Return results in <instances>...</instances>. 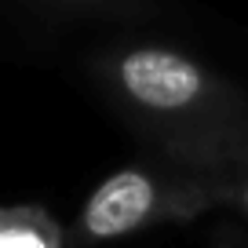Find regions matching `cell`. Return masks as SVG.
<instances>
[{
	"label": "cell",
	"instance_id": "obj_1",
	"mask_svg": "<svg viewBox=\"0 0 248 248\" xmlns=\"http://www.w3.org/2000/svg\"><path fill=\"white\" fill-rule=\"evenodd\" d=\"M135 132L179 171H248V102L230 80L175 47H121L95 66Z\"/></svg>",
	"mask_w": 248,
	"mask_h": 248
},
{
	"label": "cell",
	"instance_id": "obj_2",
	"mask_svg": "<svg viewBox=\"0 0 248 248\" xmlns=\"http://www.w3.org/2000/svg\"><path fill=\"white\" fill-rule=\"evenodd\" d=\"M219 179L223 175L128 164L95 186L73 230L84 245H99V241H117L135 230H146L154 223L194 219L197 212L219 204Z\"/></svg>",
	"mask_w": 248,
	"mask_h": 248
},
{
	"label": "cell",
	"instance_id": "obj_3",
	"mask_svg": "<svg viewBox=\"0 0 248 248\" xmlns=\"http://www.w3.org/2000/svg\"><path fill=\"white\" fill-rule=\"evenodd\" d=\"M62 226L40 204H11L0 212V248H62Z\"/></svg>",
	"mask_w": 248,
	"mask_h": 248
},
{
	"label": "cell",
	"instance_id": "obj_4",
	"mask_svg": "<svg viewBox=\"0 0 248 248\" xmlns=\"http://www.w3.org/2000/svg\"><path fill=\"white\" fill-rule=\"evenodd\" d=\"M219 204L241 208L248 216V171H237V175H223V179H219Z\"/></svg>",
	"mask_w": 248,
	"mask_h": 248
},
{
	"label": "cell",
	"instance_id": "obj_5",
	"mask_svg": "<svg viewBox=\"0 0 248 248\" xmlns=\"http://www.w3.org/2000/svg\"><path fill=\"white\" fill-rule=\"evenodd\" d=\"M212 248H248V237L233 233V226H219V233H216V245H212Z\"/></svg>",
	"mask_w": 248,
	"mask_h": 248
},
{
	"label": "cell",
	"instance_id": "obj_6",
	"mask_svg": "<svg viewBox=\"0 0 248 248\" xmlns=\"http://www.w3.org/2000/svg\"><path fill=\"white\" fill-rule=\"evenodd\" d=\"M55 4H70V8H121L124 0H55Z\"/></svg>",
	"mask_w": 248,
	"mask_h": 248
}]
</instances>
